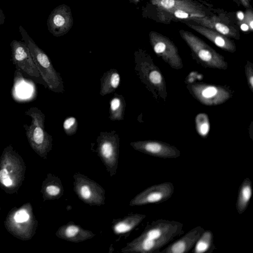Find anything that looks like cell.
<instances>
[{
	"label": "cell",
	"instance_id": "obj_16",
	"mask_svg": "<svg viewBox=\"0 0 253 253\" xmlns=\"http://www.w3.org/2000/svg\"><path fill=\"white\" fill-rule=\"evenodd\" d=\"M165 225L162 226V224L160 223V227L150 229L147 233L145 238L153 241L157 247L159 245L161 246L167 243L168 241L167 238H169V237H166V226Z\"/></svg>",
	"mask_w": 253,
	"mask_h": 253
},
{
	"label": "cell",
	"instance_id": "obj_14",
	"mask_svg": "<svg viewBox=\"0 0 253 253\" xmlns=\"http://www.w3.org/2000/svg\"><path fill=\"white\" fill-rule=\"evenodd\" d=\"M198 231V230H197ZM195 230L188 233L181 239L174 243L168 248L167 252L172 253H183L190 249L195 241L199 238L200 232Z\"/></svg>",
	"mask_w": 253,
	"mask_h": 253
},
{
	"label": "cell",
	"instance_id": "obj_5",
	"mask_svg": "<svg viewBox=\"0 0 253 253\" xmlns=\"http://www.w3.org/2000/svg\"><path fill=\"white\" fill-rule=\"evenodd\" d=\"M187 88L195 99L209 106L222 104L231 98L233 94V90L229 86L204 83H189Z\"/></svg>",
	"mask_w": 253,
	"mask_h": 253
},
{
	"label": "cell",
	"instance_id": "obj_9",
	"mask_svg": "<svg viewBox=\"0 0 253 253\" xmlns=\"http://www.w3.org/2000/svg\"><path fill=\"white\" fill-rule=\"evenodd\" d=\"M13 64L17 69L33 78L41 77L29 48L24 42L13 40L10 44Z\"/></svg>",
	"mask_w": 253,
	"mask_h": 253
},
{
	"label": "cell",
	"instance_id": "obj_19",
	"mask_svg": "<svg viewBox=\"0 0 253 253\" xmlns=\"http://www.w3.org/2000/svg\"><path fill=\"white\" fill-rule=\"evenodd\" d=\"M211 240V234L209 232L205 233L197 242L195 247V252L203 253L209 249Z\"/></svg>",
	"mask_w": 253,
	"mask_h": 253
},
{
	"label": "cell",
	"instance_id": "obj_2",
	"mask_svg": "<svg viewBox=\"0 0 253 253\" xmlns=\"http://www.w3.org/2000/svg\"><path fill=\"white\" fill-rule=\"evenodd\" d=\"M19 29L22 40L27 45L42 80L52 91L63 93L64 88L60 74L56 71L48 56L37 45L25 29L21 25Z\"/></svg>",
	"mask_w": 253,
	"mask_h": 253
},
{
	"label": "cell",
	"instance_id": "obj_1",
	"mask_svg": "<svg viewBox=\"0 0 253 253\" xmlns=\"http://www.w3.org/2000/svg\"><path fill=\"white\" fill-rule=\"evenodd\" d=\"M153 9L154 19L158 22L169 24L171 22H180L194 17L211 16L220 9L203 1L182 0H150Z\"/></svg>",
	"mask_w": 253,
	"mask_h": 253
},
{
	"label": "cell",
	"instance_id": "obj_10",
	"mask_svg": "<svg viewBox=\"0 0 253 253\" xmlns=\"http://www.w3.org/2000/svg\"><path fill=\"white\" fill-rule=\"evenodd\" d=\"M182 23L206 38L222 50L231 53H234L236 51V44L231 39L206 27L186 21Z\"/></svg>",
	"mask_w": 253,
	"mask_h": 253
},
{
	"label": "cell",
	"instance_id": "obj_20",
	"mask_svg": "<svg viewBox=\"0 0 253 253\" xmlns=\"http://www.w3.org/2000/svg\"><path fill=\"white\" fill-rule=\"evenodd\" d=\"M239 27H248L250 32L253 31V9H246L244 12V20L242 23L237 24Z\"/></svg>",
	"mask_w": 253,
	"mask_h": 253
},
{
	"label": "cell",
	"instance_id": "obj_24",
	"mask_svg": "<svg viewBox=\"0 0 253 253\" xmlns=\"http://www.w3.org/2000/svg\"><path fill=\"white\" fill-rule=\"evenodd\" d=\"M52 24L56 27H61L65 23L64 18L59 14H56L52 18Z\"/></svg>",
	"mask_w": 253,
	"mask_h": 253
},
{
	"label": "cell",
	"instance_id": "obj_25",
	"mask_svg": "<svg viewBox=\"0 0 253 253\" xmlns=\"http://www.w3.org/2000/svg\"><path fill=\"white\" fill-rule=\"evenodd\" d=\"M130 228L129 225L120 222L115 226V230L118 233H124L128 231Z\"/></svg>",
	"mask_w": 253,
	"mask_h": 253
},
{
	"label": "cell",
	"instance_id": "obj_27",
	"mask_svg": "<svg viewBox=\"0 0 253 253\" xmlns=\"http://www.w3.org/2000/svg\"><path fill=\"white\" fill-rule=\"evenodd\" d=\"M78 231L79 229L77 227L71 225L67 227L65 234L68 237H72L78 233Z\"/></svg>",
	"mask_w": 253,
	"mask_h": 253
},
{
	"label": "cell",
	"instance_id": "obj_23",
	"mask_svg": "<svg viewBox=\"0 0 253 253\" xmlns=\"http://www.w3.org/2000/svg\"><path fill=\"white\" fill-rule=\"evenodd\" d=\"M14 218L17 222H23L29 219V215L25 210H20L15 213Z\"/></svg>",
	"mask_w": 253,
	"mask_h": 253
},
{
	"label": "cell",
	"instance_id": "obj_12",
	"mask_svg": "<svg viewBox=\"0 0 253 253\" xmlns=\"http://www.w3.org/2000/svg\"><path fill=\"white\" fill-rule=\"evenodd\" d=\"M120 75L115 69L105 72L100 79V94L103 96L113 92L119 86Z\"/></svg>",
	"mask_w": 253,
	"mask_h": 253
},
{
	"label": "cell",
	"instance_id": "obj_18",
	"mask_svg": "<svg viewBox=\"0 0 253 253\" xmlns=\"http://www.w3.org/2000/svg\"><path fill=\"white\" fill-rule=\"evenodd\" d=\"M78 126V121L74 117L67 118L63 124L64 130L68 135L75 134L77 131Z\"/></svg>",
	"mask_w": 253,
	"mask_h": 253
},
{
	"label": "cell",
	"instance_id": "obj_26",
	"mask_svg": "<svg viewBox=\"0 0 253 253\" xmlns=\"http://www.w3.org/2000/svg\"><path fill=\"white\" fill-rule=\"evenodd\" d=\"M238 6H242L246 9H253L251 0H233Z\"/></svg>",
	"mask_w": 253,
	"mask_h": 253
},
{
	"label": "cell",
	"instance_id": "obj_17",
	"mask_svg": "<svg viewBox=\"0 0 253 253\" xmlns=\"http://www.w3.org/2000/svg\"><path fill=\"white\" fill-rule=\"evenodd\" d=\"M196 128L197 133L201 137H206L210 129V121L205 113H199L195 118Z\"/></svg>",
	"mask_w": 253,
	"mask_h": 253
},
{
	"label": "cell",
	"instance_id": "obj_15",
	"mask_svg": "<svg viewBox=\"0 0 253 253\" xmlns=\"http://www.w3.org/2000/svg\"><path fill=\"white\" fill-rule=\"evenodd\" d=\"M252 195L251 183L249 180H246L241 186L237 201V209L239 213H241L246 210Z\"/></svg>",
	"mask_w": 253,
	"mask_h": 253
},
{
	"label": "cell",
	"instance_id": "obj_6",
	"mask_svg": "<svg viewBox=\"0 0 253 253\" xmlns=\"http://www.w3.org/2000/svg\"><path fill=\"white\" fill-rule=\"evenodd\" d=\"M184 21L206 27L231 39H240V29L234 17L221 9L211 16L194 17Z\"/></svg>",
	"mask_w": 253,
	"mask_h": 253
},
{
	"label": "cell",
	"instance_id": "obj_22",
	"mask_svg": "<svg viewBox=\"0 0 253 253\" xmlns=\"http://www.w3.org/2000/svg\"><path fill=\"white\" fill-rule=\"evenodd\" d=\"M0 181L5 186H9L12 184V181L8 175L7 170L5 169L0 170Z\"/></svg>",
	"mask_w": 253,
	"mask_h": 253
},
{
	"label": "cell",
	"instance_id": "obj_7",
	"mask_svg": "<svg viewBox=\"0 0 253 253\" xmlns=\"http://www.w3.org/2000/svg\"><path fill=\"white\" fill-rule=\"evenodd\" d=\"M150 42L156 54L173 69H181L182 60L174 42L168 37L156 32L150 35Z\"/></svg>",
	"mask_w": 253,
	"mask_h": 253
},
{
	"label": "cell",
	"instance_id": "obj_21",
	"mask_svg": "<svg viewBox=\"0 0 253 253\" xmlns=\"http://www.w3.org/2000/svg\"><path fill=\"white\" fill-rule=\"evenodd\" d=\"M245 75L248 84L252 92H253V64L248 61L245 67Z\"/></svg>",
	"mask_w": 253,
	"mask_h": 253
},
{
	"label": "cell",
	"instance_id": "obj_3",
	"mask_svg": "<svg viewBox=\"0 0 253 253\" xmlns=\"http://www.w3.org/2000/svg\"><path fill=\"white\" fill-rule=\"evenodd\" d=\"M134 70L141 82L155 99L166 101L168 96L166 82L162 72L151 57L145 53H140L136 55Z\"/></svg>",
	"mask_w": 253,
	"mask_h": 253
},
{
	"label": "cell",
	"instance_id": "obj_31",
	"mask_svg": "<svg viewBox=\"0 0 253 253\" xmlns=\"http://www.w3.org/2000/svg\"><path fill=\"white\" fill-rule=\"evenodd\" d=\"M182 0L192 1H196L197 0Z\"/></svg>",
	"mask_w": 253,
	"mask_h": 253
},
{
	"label": "cell",
	"instance_id": "obj_30",
	"mask_svg": "<svg viewBox=\"0 0 253 253\" xmlns=\"http://www.w3.org/2000/svg\"><path fill=\"white\" fill-rule=\"evenodd\" d=\"M5 16L2 10L0 8V25L4 23L5 21Z\"/></svg>",
	"mask_w": 253,
	"mask_h": 253
},
{
	"label": "cell",
	"instance_id": "obj_11",
	"mask_svg": "<svg viewBox=\"0 0 253 253\" xmlns=\"http://www.w3.org/2000/svg\"><path fill=\"white\" fill-rule=\"evenodd\" d=\"M131 144L138 150L162 158H175L180 155L175 147L158 141H139Z\"/></svg>",
	"mask_w": 253,
	"mask_h": 253
},
{
	"label": "cell",
	"instance_id": "obj_13",
	"mask_svg": "<svg viewBox=\"0 0 253 253\" xmlns=\"http://www.w3.org/2000/svg\"><path fill=\"white\" fill-rule=\"evenodd\" d=\"M126 103L122 95L115 93L111 99L109 109V119L111 121L124 120Z\"/></svg>",
	"mask_w": 253,
	"mask_h": 253
},
{
	"label": "cell",
	"instance_id": "obj_8",
	"mask_svg": "<svg viewBox=\"0 0 253 253\" xmlns=\"http://www.w3.org/2000/svg\"><path fill=\"white\" fill-rule=\"evenodd\" d=\"M31 118L30 125H23L27 138L35 147H44L50 143L52 137L45 131V115L36 107H31L25 112Z\"/></svg>",
	"mask_w": 253,
	"mask_h": 253
},
{
	"label": "cell",
	"instance_id": "obj_4",
	"mask_svg": "<svg viewBox=\"0 0 253 253\" xmlns=\"http://www.w3.org/2000/svg\"><path fill=\"white\" fill-rule=\"evenodd\" d=\"M180 37L189 47L193 58L205 68L225 70L228 63L224 57L192 32L181 29Z\"/></svg>",
	"mask_w": 253,
	"mask_h": 253
},
{
	"label": "cell",
	"instance_id": "obj_29",
	"mask_svg": "<svg viewBox=\"0 0 253 253\" xmlns=\"http://www.w3.org/2000/svg\"><path fill=\"white\" fill-rule=\"evenodd\" d=\"M81 194L83 198L88 199L90 196L89 188L87 186H83L81 189Z\"/></svg>",
	"mask_w": 253,
	"mask_h": 253
},
{
	"label": "cell",
	"instance_id": "obj_28",
	"mask_svg": "<svg viewBox=\"0 0 253 253\" xmlns=\"http://www.w3.org/2000/svg\"><path fill=\"white\" fill-rule=\"evenodd\" d=\"M46 191L48 194L52 196L57 195L60 192V189L55 186L50 185L46 187Z\"/></svg>",
	"mask_w": 253,
	"mask_h": 253
}]
</instances>
